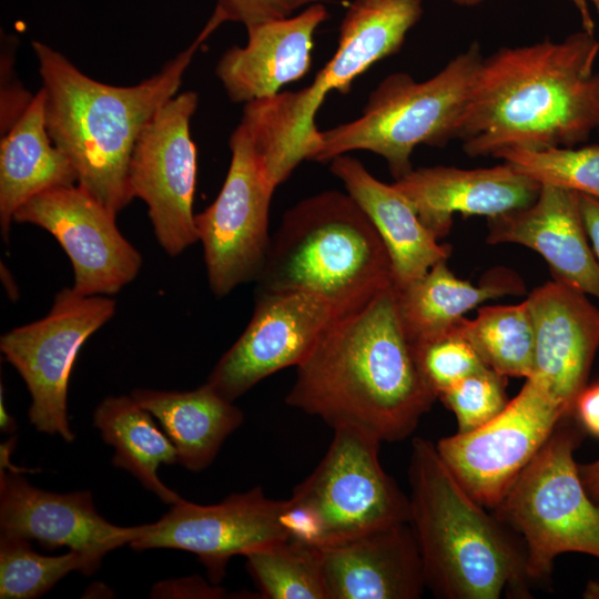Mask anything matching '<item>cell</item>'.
<instances>
[{"mask_svg": "<svg viewBox=\"0 0 599 599\" xmlns=\"http://www.w3.org/2000/svg\"><path fill=\"white\" fill-rule=\"evenodd\" d=\"M437 398L398 313L394 285L337 316L296 366L285 402L333 429L408 437Z\"/></svg>", "mask_w": 599, "mask_h": 599, "instance_id": "cell-1", "label": "cell"}, {"mask_svg": "<svg viewBox=\"0 0 599 599\" xmlns=\"http://www.w3.org/2000/svg\"><path fill=\"white\" fill-rule=\"evenodd\" d=\"M599 39L505 47L484 58L458 136L470 158L504 149L576 146L599 131Z\"/></svg>", "mask_w": 599, "mask_h": 599, "instance_id": "cell-2", "label": "cell"}, {"mask_svg": "<svg viewBox=\"0 0 599 599\" xmlns=\"http://www.w3.org/2000/svg\"><path fill=\"white\" fill-rule=\"evenodd\" d=\"M216 28L209 20L185 50L160 72L132 87L93 80L53 48L32 42L45 94L49 135L74 169L77 184L113 214L133 199L129 163L139 135L176 94L195 52Z\"/></svg>", "mask_w": 599, "mask_h": 599, "instance_id": "cell-3", "label": "cell"}, {"mask_svg": "<svg viewBox=\"0 0 599 599\" xmlns=\"http://www.w3.org/2000/svg\"><path fill=\"white\" fill-rule=\"evenodd\" d=\"M409 525L428 587L447 599H498L528 595L525 547L457 481L436 445L412 444Z\"/></svg>", "mask_w": 599, "mask_h": 599, "instance_id": "cell-4", "label": "cell"}, {"mask_svg": "<svg viewBox=\"0 0 599 599\" xmlns=\"http://www.w3.org/2000/svg\"><path fill=\"white\" fill-rule=\"evenodd\" d=\"M257 291L303 292L342 315L393 285L388 250L359 204L327 190L290 210L271 238Z\"/></svg>", "mask_w": 599, "mask_h": 599, "instance_id": "cell-5", "label": "cell"}, {"mask_svg": "<svg viewBox=\"0 0 599 599\" xmlns=\"http://www.w3.org/2000/svg\"><path fill=\"white\" fill-rule=\"evenodd\" d=\"M483 59L473 43L426 81L404 72L387 75L370 92L359 118L321 131L312 161L365 150L384 158L395 180L405 176L413 170L410 155L417 146L443 148L457 139Z\"/></svg>", "mask_w": 599, "mask_h": 599, "instance_id": "cell-6", "label": "cell"}, {"mask_svg": "<svg viewBox=\"0 0 599 599\" xmlns=\"http://www.w3.org/2000/svg\"><path fill=\"white\" fill-rule=\"evenodd\" d=\"M380 443L357 429H334L326 454L287 499L292 539L325 547L409 522V497L382 467Z\"/></svg>", "mask_w": 599, "mask_h": 599, "instance_id": "cell-7", "label": "cell"}, {"mask_svg": "<svg viewBox=\"0 0 599 599\" xmlns=\"http://www.w3.org/2000/svg\"><path fill=\"white\" fill-rule=\"evenodd\" d=\"M568 417L495 508V516L524 538L529 579L547 578L564 552L599 558V505L582 485L573 459L582 433Z\"/></svg>", "mask_w": 599, "mask_h": 599, "instance_id": "cell-8", "label": "cell"}, {"mask_svg": "<svg viewBox=\"0 0 599 599\" xmlns=\"http://www.w3.org/2000/svg\"><path fill=\"white\" fill-rule=\"evenodd\" d=\"M114 312L115 302L108 296H87L64 287L44 317L1 336V353L28 387L29 420L39 432L73 441L68 417L72 367L87 339Z\"/></svg>", "mask_w": 599, "mask_h": 599, "instance_id": "cell-9", "label": "cell"}, {"mask_svg": "<svg viewBox=\"0 0 599 599\" xmlns=\"http://www.w3.org/2000/svg\"><path fill=\"white\" fill-rule=\"evenodd\" d=\"M223 186L213 203L195 214L209 285L217 297L257 281L270 245L268 212L275 186L246 128L238 123Z\"/></svg>", "mask_w": 599, "mask_h": 599, "instance_id": "cell-10", "label": "cell"}, {"mask_svg": "<svg viewBox=\"0 0 599 599\" xmlns=\"http://www.w3.org/2000/svg\"><path fill=\"white\" fill-rule=\"evenodd\" d=\"M568 416L529 377L497 416L474 430L441 438L436 449L464 489L484 507L495 509Z\"/></svg>", "mask_w": 599, "mask_h": 599, "instance_id": "cell-11", "label": "cell"}, {"mask_svg": "<svg viewBox=\"0 0 599 599\" xmlns=\"http://www.w3.org/2000/svg\"><path fill=\"white\" fill-rule=\"evenodd\" d=\"M197 101L195 92L186 91L165 102L142 130L129 163L132 195L148 205L155 237L170 256L199 241L196 148L190 133Z\"/></svg>", "mask_w": 599, "mask_h": 599, "instance_id": "cell-12", "label": "cell"}, {"mask_svg": "<svg viewBox=\"0 0 599 599\" xmlns=\"http://www.w3.org/2000/svg\"><path fill=\"white\" fill-rule=\"evenodd\" d=\"M286 500H273L261 487L227 496L215 505L180 498L129 545L136 551L177 549L196 555L212 583H219L234 556H247L291 538Z\"/></svg>", "mask_w": 599, "mask_h": 599, "instance_id": "cell-13", "label": "cell"}, {"mask_svg": "<svg viewBox=\"0 0 599 599\" xmlns=\"http://www.w3.org/2000/svg\"><path fill=\"white\" fill-rule=\"evenodd\" d=\"M13 222L48 231L69 256L72 288L87 296L113 295L142 266L139 251L121 234L115 214L78 184L43 191L18 209Z\"/></svg>", "mask_w": 599, "mask_h": 599, "instance_id": "cell-14", "label": "cell"}, {"mask_svg": "<svg viewBox=\"0 0 599 599\" xmlns=\"http://www.w3.org/2000/svg\"><path fill=\"white\" fill-rule=\"evenodd\" d=\"M339 315L329 302L315 294L257 291L250 323L206 383L234 402L267 376L301 364Z\"/></svg>", "mask_w": 599, "mask_h": 599, "instance_id": "cell-15", "label": "cell"}, {"mask_svg": "<svg viewBox=\"0 0 599 599\" xmlns=\"http://www.w3.org/2000/svg\"><path fill=\"white\" fill-rule=\"evenodd\" d=\"M150 524L120 527L95 509L90 491H47L31 485L21 471L0 470V535L35 540L44 549L60 547L103 557L143 535Z\"/></svg>", "mask_w": 599, "mask_h": 599, "instance_id": "cell-16", "label": "cell"}, {"mask_svg": "<svg viewBox=\"0 0 599 599\" xmlns=\"http://www.w3.org/2000/svg\"><path fill=\"white\" fill-rule=\"evenodd\" d=\"M526 300L535 327L530 377L571 415L599 348V308L587 294L555 280Z\"/></svg>", "mask_w": 599, "mask_h": 599, "instance_id": "cell-17", "label": "cell"}, {"mask_svg": "<svg viewBox=\"0 0 599 599\" xmlns=\"http://www.w3.org/2000/svg\"><path fill=\"white\" fill-rule=\"evenodd\" d=\"M393 184L438 241L449 233L456 213L496 217L530 205L541 189L507 162L470 170L413 169Z\"/></svg>", "mask_w": 599, "mask_h": 599, "instance_id": "cell-18", "label": "cell"}, {"mask_svg": "<svg viewBox=\"0 0 599 599\" xmlns=\"http://www.w3.org/2000/svg\"><path fill=\"white\" fill-rule=\"evenodd\" d=\"M488 244L514 243L540 254L555 281L599 301V262L577 192L541 186L528 206L488 219Z\"/></svg>", "mask_w": 599, "mask_h": 599, "instance_id": "cell-19", "label": "cell"}, {"mask_svg": "<svg viewBox=\"0 0 599 599\" xmlns=\"http://www.w3.org/2000/svg\"><path fill=\"white\" fill-rule=\"evenodd\" d=\"M319 549L326 599H416L426 587L409 522Z\"/></svg>", "mask_w": 599, "mask_h": 599, "instance_id": "cell-20", "label": "cell"}, {"mask_svg": "<svg viewBox=\"0 0 599 599\" xmlns=\"http://www.w3.org/2000/svg\"><path fill=\"white\" fill-rule=\"evenodd\" d=\"M319 2L301 13L247 29L244 47H232L220 58L216 75L234 103H247L280 92L311 69L314 33L327 20Z\"/></svg>", "mask_w": 599, "mask_h": 599, "instance_id": "cell-21", "label": "cell"}, {"mask_svg": "<svg viewBox=\"0 0 599 599\" xmlns=\"http://www.w3.org/2000/svg\"><path fill=\"white\" fill-rule=\"evenodd\" d=\"M331 172L367 214L384 241L393 266V285L402 288L447 261L450 246L425 227L409 201L395 187L373 176L355 158L331 160Z\"/></svg>", "mask_w": 599, "mask_h": 599, "instance_id": "cell-22", "label": "cell"}, {"mask_svg": "<svg viewBox=\"0 0 599 599\" xmlns=\"http://www.w3.org/2000/svg\"><path fill=\"white\" fill-rule=\"evenodd\" d=\"M422 3L354 0L342 20L337 50L311 85L302 89L305 99L318 110L329 91L347 94L357 77L400 50L423 13Z\"/></svg>", "mask_w": 599, "mask_h": 599, "instance_id": "cell-23", "label": "cell"}, {"mask_svg": "<svg viewBox=\"0 0 599 599\" xmlns=\"http://www.w3.org/2000/svg\"><path fill=\"white\" fill-rule=\"evenodd\" d=\"M43 89L7 129L0 144V226L8 241L14 213L34 195L77 184L67 156L54 145L45 125Z\"/></svg>", "mask_w": 599, "mask_h": 599, "instance_id": "cell-24", "label": "cell"}, {"mask_svg": "<svg viewBox=\"0 0 599 599\" xmlns=\"http://www.w3.org/2000/svg\"><path fill=\"white\" fill-rule=\"evenodd\" d=\"M395 291L403 327L412 343L418 344L450 332L466 313L488 300L524 294L525 284L514 271L498 266L474 285L458 278L447 262L440 261Z\"/></svg>", "mask_w": 599, "mask_h": 599, "instance_id": "cell-25", "label": "cell"}, {"mask_svg": "<svg viewBox=\"0 0 599 599\" xmlns=\"http://www.w3.org/2000/svg\"><path fill=\"white\" fill-rule=\"evenodd\" d=\"M132 398L160 423L177 453V463L202 471L226 437L244 420L243 413L209 383L193 390L138 388Z\"/></svg>", "mask_w": 599, "mask_h": 599, "instance_id": "cell-26", "label": "cell"}, {"mask_svg": "<svg viewBox=\"0 0 599 599\" xmlns=\"http://www.w3.org/2000/svg\"><path fill=\"white\" fill-rule=\"evenodd\" d=\"M93 425L114 448V466L131 473L165 504L173 505L181 498L158 476L160 465L179 461L176 449L153 415L132 396L104 398L93 413Z\"/></svg>", "mask_w": 599, "mask_h": 599, "instance_id": "cell-27", "label": "cell"}, {"mask_svg": "<svg viewBox=\"0 0 599 599\" xmlns=\"http://www.w3.org/2000/svg\"><path fill=\"white\" fill-rule=\"evenodd\" d=\"M458 328L484 364L504 376L528 378L535 366V327L528 301L484 306Z\"/></svg>", "mask_w": 599, "mask_h": 599, "instance_id": "cell-28", "label": "cell"}, {"mask_svg": "<svg viewBox=\"0 0 599 599\" xmlns=\"http://www.w3.org/2000/svg\"><path fill=\"white\" fill-rule=\"evenodd\" d=\"M245 558L261 598L326 599L319 547L288 538Z\"/></svg>", "mask_w": 599, "mask_h": 599, "instance_id": "cell-29", "label": "cell"}, {"mask_svg": "<svg viewBox=\"0 0 599 599\" xmlns=\"http://www.w3.org/2000/svg\"><path fill=\"white\" fill-rule=\"evenodd\" d=\"M99 567L90 556L79 551L44 556L33 550L28 539L0 535L1 599L38 598L71 571L90 576Z\"/></svg>", "mask_w": 599, "mask_h": 599, "instance_id": "cell-30", "label": "cell"}, {"mask_svg": "<svg viewBox=\"0 0 599 599\" xmlns=\"http://www.w3.org/2000/svg\"><path fill=\"white\" fill-rule=\"evenodd\" d=\"M494 158L511 164L540 186H552L599 199V144L504 149Z\"/></svg>", "mask_w": 599, "mask_h": 599, "instance_id": "cell-31", "label": "cell"}, {"mask_svg": "<svg viewBox=\"0 0 599 599\" xmlns=\"http://www.w3.org/2000/svg\"><path fill=\"white\" fill-rule=\"evenodd\" d=\"M414 346L420 369L437 398L461 379L487 367L458 325Z\"/></svg>", "mask_w": 599, "mask_h": 599, "instance_id": "cell-32", "label": "cell"}, {"mask_svg": "<svg viewBox=\"0 0 599 599\" xmlns=\"http://www.w3.org/2000/svg\"><path fill=\"white\" fill-rule=\"evenodd\" d=\"M507 377L493 369L473 374L438 396L456 416L458 432L474 430L497 416L509 402Z\"/></svg>", "mask_w": 599, "mask_h": 599, "instance_id": "cell-33", "label": "cell"}, {"mask_svg": "<svg viewBox=\"0 0 599 599\" xmlns=\"http://www.w3.org/2000/svg\"><path fill=\"white\" fill-rule=\"evenodd\" d=\"M318 0H217L212 19L241 22L246 30L257 24L292 17L296 10Z\"/></svg>", "mask_w": 599, "mask_h": 599, "instance_id": "cell-34", "label": "cell"}, {"mask_svg": "<svg viewBox=\"0 0 599 599\" xmlns=\"http://www.w3.org/2000/svg\"><path fill=\"white\" fill-rule=\"evenodd\" d=\"M152 598H193L220 599L227 592L216 583L210 585L199 576L167 579L155 583L151 590Z\"/></svg>", "mask_w": 599, "mask_h": 599, "instance_id": "cell-35", "label": "cell"}, {"mask_svg": "<svg viewBox=\"0 0 599 599\" xmlns=\"http://www.w3.org/2000/svg\"><path fill=\"white\" fill-rule=\"evenodd\" d=\"M575 412L581 426L599 436V383L583 388L576 400Z\"/></svg>", "mask_w": 599, "mask_h": 599, "instance_id": "cell-36", "label": "cell"}, {"mask_svg": "<svg viewBox=\"0 0 599 599\" xmlns=\"http://www.w3.org/2000/svg\"><path fill=\"white\" fill-rule=\"evenodd\" d=\"M580 210L591 247L599 262V199L580 194Z\"/></svg>", "mask_w": 599, "mask_h": 599, "instance_id": "cell-37", "label": "cell"}, {"mask_svg": "<svg viewBox=\"0 0 599 599\" xmlns=\"http://www.w3.org/2000/svg\"><path fill=\"white\" fill-rule=\"evenodd\" d=\"M578 470L587 494L599 504V459L578 465Z\"/></svg>", "mask_w": 599, "mask_h": 599, "instance_id": "cell-38", "label": "cell"}, {"mask_svg": "<svg viewBox=\"0 0 599 599\" xmlns=\"http://www.w3.org/2000/svg\"><path fill=\"white\" fill-rule=\"evenodd\" d=\"M578 10L582 29L588 32H595V21L591 16V7L599 13V0H569Z\"/></svg>", "mask_w": 599, "mask_h": 599, "instance_id": "cell-39", "label": "cell"}, {"mask_svg": "<svg viewBox=\"0 0 599 599\" xmlns=\"http://www.w3.org/2000/svg\"><path fill=\"white\" fill-rule=\"evenodd\" d=\"M0 428L4 433H13L17 428L13 417L7 410L3 398V388L0 390Z\"/></svg>", "mask_w": 599, "mask_h": 599, "instance_id": "cell-40", "label": "cell"}, {"mask_svg": "<svg viewBox=\"0 0 599 599\" xmlns=\"http://www.w3.org/2000/svg\"><path fill=\"white\" fill-rule=\"evenodd\" d=\"M583 597L588 599H599V580L590 581L587 585Z\"/></svg>", "mask_w": 599, "mask_h": 599, "instance_id": "cell-41", "label": "cell"}, {"mask_svg": "<svg viewBox=\"0 0 599 599\" xmlns=\"http://www.w3.org/2000/svg\"><path fill=\"white\" fill-rule=\"evenodd\" d=\"M455 3L459 4V6H467V7H471V6H476V4H479L480 2H483L484 0H453Z\"/></svg>", "mask_w": 599, "mask_h": 599, "instance_id": "cell-42", "label": "cell"}]
</instances>
